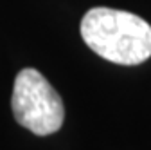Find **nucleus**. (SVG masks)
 Listing matches in <instances>:
<instances>
[{
	"label": "nucleus",
	"mask_w": 151,
	"mask_h": 150,
	"mask_svg": "<svg viewBox=\"0 0 151 150\" xmlns=\"http://www.w3.org/2000/svg\"><path fill=\"white\" fill-rule=\"evenodd\" d=\"M79 31L85 44L111 63L139 65L151 56V25L133 13L92 7Z\"/></svg>",
	"instance_id": "1"
},
{
	"label": "nucleus",
	"mask_w": 151,
	"mask_h": 150,
	"mask_svg": "<svg viewBox=\"0 0 151 150\" xmlns=\"http://www.w3.org/2000/svg\"><path fill=\"white\" fill-rule=\"evenodd\" d=\"M11 107L14 119L36 136L58 132L65 119V107L56 89L36 69H22L13 87Z\"/></svg>",
	"instance_id": "2"
}]
</instances>
